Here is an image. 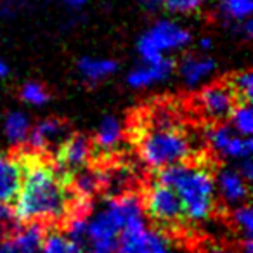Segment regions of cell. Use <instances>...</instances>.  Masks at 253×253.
Instances as JSON below:
<instances>
[{"label": "cell", "instance_id": "cell-22", "mask_svg": "<svg viewBox=\"0 0 253 253\" xmlns=\"http://www.w3.org/2000/svg\"><path fill=\"white\" fill-rule=\"evenodd\" d=\"M252 12L253 0H218V14L232 26L250 19Z\"/></svg>", "mask_w": 253, "mask_h": 253}, {"label": "cell", "instance_id": "cell-26", "mask_svg": "<svg viewBox=\"0 0 253 253\" xmlns=\"http://www.w3.org/2000/svg\"><path fill=\"white\" fill-rule=\"evenodd\" d=\"M238 101H252L253 95V75L252 71H239L231 78L229 84Z\"/></svg>", "mask_w": 253, "mask_h": 253}, {"label": "cell", "instance_id": "cell-25", "mask_svg": "<svg viewBox=\"0 0 253 253\" xmlns=\"http://www.w3.org/2000/svg\"><path fill=\"white\" fill-rule=\"evenodd\" d=\"M231 222L236 227V231H238L243 238H252V234H253V213H252V207H250L248 203L232 207Z\"/></svg>", "mask_w": 253, "mask_h": 253}, {"label": "cell", "instance_id": "cell-16", "mask_svg": "<svg viewBox=\"0 0 253 253\" xmlns=\"http://www.w3.org/2000/svg\"><path fill=\"white\" fill-rule=\"evenodd\" d=\"M23 180V162L16 156L0 153V203L16 200Z\"/></svg>", "mask_w": 253, "mask_h": 253}, {"label": "cell", "instance_id": "cell-13", "mask_svg": "<svg viewBox=\"0 0 253 253\" xmlns=\"http://www.w3.org/2000/svg\"><path fill=\"white\" fill-rule=\"evenodd\" d=\"M68 137V126L57 118H45L30 128L26 144L35 153H45L57 148Z\"/></svg>", "mask_w": 253, "mask_h": 253}, {"label": "cell", "instance_id": "cell-28", "mask_svg": "<svg viewBox=\"0 0 253 253\" xmlns=\"http://www.w3.org/2000/svg\"><path fill=\"white\" fill-rule=\"evenodd\" d=\"M207 4V0H163L162 5L172 14H193V12L200 11L203 5Z\"/></svg>", "mask_w": 253, "mask_h": 253}, {"label": "cell", "instance_id": "cell-7", "mask_svg": "<svg viewBox=\"0 0 253 253\" xmlns=\"http://www.w3.org/2000/svg\"><path fill=\"white\" fill-rule=\"evenodd\" d=\"M94 155V144L87 135L75 134L68 135L56 151V172L64 175L75 173L82 169H87Z\"/></svg>", "mask_w": 253, "mask_h": 253}, {"label": "cell", "instance_id": "cell-34", "mask_svg": "<svg viewBox=\"0 0 253 253\" xmlns=\"http://www.w3.org/2000/svg\"><path fill=\"white\" fill-rule=\"evenodd\" d=\"M213 49V42H211V39H208V37H203V39L200 40V50H203V52H208V50Z\"/></svg>", "mask_w": 253, "mask_h": 253}, {"label": "cell", "instance_id": "cell-35", "mask_svg": "<svg viewBox=\"0 0 253 253\" xmlns=\"http://www.w3.org/2000/svg\"><path fill=\"white\" fill-rule=\"evenodd\" d=\"M207 253H238V252L229 248V246H211V248H208Z\"/></svg>", "mask_w": 253, "mask_h": 253}, {"label": "cell", "instance_id": "cell-27", "mask_svg": "<svg viewBox=\"0 0 253 253\" xmlns=\"http://www.w3.org/2000/svg\"><path fill=\"white\" fill-rule=\"evenodd\" d=\"M21 99L30 106H43L49 101V92L45 90L42 84L28 82L21 88Z\"/></svg>", "mask_w": 253, "mask_h": 253}, {"label": "cell", "instance_id": "cell-31", "mask_svg": "<svg viewBox=\"0 0 253 253\" xmlns=\"http://www.w3.org/2000/svg\"><path fill=\"white\" fill-rule=\"evenodd\" d=\"M238 172L245 177L246 180H252L253 179V163L252 158H245V160H239V167H238Z\"/></svg>", "mask_w": 253, "mask_h": 253}, {"label": "cell", "instance_id": "cell-12", "mask_svg": "<svg viewBox=\"0 0 253 253\" xmlns=\"http://www.w3.org/2000/svg\"><path fill=\"white\" fill-rule=\"evenodd\" d=\"M104 210L116 222L118 229H123L125 225L135 224V222L146 220L142 198L134 193L115 194V196L106 201Z\"/></svg>", "mask_w": 253, "mask_h": 253}, {"label": "cell", "instance_id": "cell-32", "mask_svg": "<svg viewBox=\"0 0 253 253\" xmlns=\"http://www.w3.org/2000/svg\"><path fill=\"white\" fill-rule=\"evenodd\" d=\"M238 253H253V241L252 238H245L239 246V252Z\"/></svg>", "mask_w": 253, "mask_h": 253}, {"label": "cell", "instance_id": "cell-19", "mask_svg": "<svg viewBox=\"0 0 253 253\" xmlns=\"http://www.w3.org/2000/svg\"><path fill=\"white\" fill-rule=\"evenodd\" d=\"M78 73L82 75L85 82L88 84H97L106 78H109L111 75L116 73L118 70V63L108 57H92L85 56L78 61Z\"/></svg>", "mask_w": 253, "mask_h": 253}, {"label": "cell", "instance_id": "cell-29", "mask_svg": "<svg viewBox=\"0 0 253 253\" xmlns=\"http://www.w3.org/2000/svg\"><path fill=\"white\" fill-rule=\"evenodd\" d=\"M144 253H173L172 243H170L169 236L160 231V229L151 227L148 238V246H146Z\"/></svg>", "mask_w": 253, "mask_h": 253}, {"label": "cell", "instance_id": "cell-33", "mask_svg": "<svg viewBox=\"0 0 253 253\" xmlns=\"http://www.w3.org/2000/svg\"><path fill=\"white\" fill-rule=\"evenodd\" d=\"M162 2H163V0H139V4H141L142 7H146V9L160 7V5H162Z\"/></svg>", "mask_w": 253, "mask_h": 253}, {"label": "cell", "instance_id": "cell-18", "mask_svg": "<svg viewBox=\"0 0 253 253\" xmlns=\"http://www.w3.org/2000/svg\"><path fill=\"white\" fill-rule=\"evenodd\" d=\"M151 227L146 220L125 225L116 236V253H144Z\"/></svg>", "mask_w": 253, "mask_h": 253}, {"label": "cell", "instance_id": "cell-10", "mask_svg": "<svg viewBox=\"0 0 253 253\" xmlns=\"http://www.w3.org/2000/svg\"><path fill=\"white\" fill-rule=\"evenodd\" d=\"M42 224L39 222H26L0 236V253H40L43 239Z\"/></svg>", "mask_w": 253, "mask_h": 253}, {"label": "cell", "instance_id": "cell-9", "mask_svg": "<svg viewBox=\"0 0 253 253\" xmlns=\"http://www.w3.org/2000/svg\"><path fill=\"white\" fill-rule=\"evenodd\" d=\"M118 232V225L104 208L95 213H88L85 253H116Z\"/></svg>", "mask_w": 253, "mask_h": 253}, {"label": "cell", "instance_id": "cell-6", "mask_svg": "<svg viewBox=\"0 0 253 253\" xmlns=\"http://www.w3.org/2000/svg\"><path fill=\"white\" fill-rule=\"evenodd\" d=\"M205 141L208 142L210 149L215 155L225 160H239L252 158L253 142L250 137L239 135L231 128V125L224 122H215L213 125L207 126L205 130Z\"/></svg>", "mask_w": 253, "mask_h": 253}, {"label": "cell", "instance_id": "cell-21", "mask_svg": "<svg viewBox=\"0 0 253 253\" xmlns=\"http://www.w3.org/2000/svg\"><path fill=\"white\" fill-rule=\"evenodd\" d=\"M40 253H85L84 245L73 241L66 232L50 231L43 234Z\"/></svg>", "mask_w": 253, "mask_h": 253}, {"label": "cell", "instance_id": "cell-14", "mask_svg": "<svg viewBox=\"0 0 253 253\" xmlns=\"http://www.w3.org/2000/svg\"><path fill=\"white\" fill-rule=\"evenodd\" d=\"M173 70H175V64L169 57H163L155 63H142L126 75V84L137 90L155 87L169 80L173 75Z\"/></svg>", "mask_w": 253, "mask_h": 253}, {"label": "cell", "instance_id": "cell-8", "mask_svg": "<svg viewBox=\"0 0 253 253\" xmlns=\"http://www.w3.org/2000/svg\"><path fill=\"white\" fill-rule=\"evenodd\" d=\"M238 102L229 84H208L200 90L196 104L200 113L210 122H225Z\"/></svg>", "mask_w": 253, "mask_h": 253}, {"label": "cell", "instance_id": "cell-23", "mask_svg": "<svg viewBox=\"0 0 253 253\" xmlns=\"http://www.w3.org/2000/svg\"><path fill=\"white\" fill-rule=\"evenodd\" d=\"M229 125L239 135L250 137L253 132V109L248 101H238L229 115Z\"/></svg>", "mask_w": 253, "mask_h": 253}, {"label": "cell", "instance_id": "cell-15", "mask_svg": "<svg viewBox=\"0 0 253 253\" xmlns=\"http://www.w3.org/2000/svg\"><path fill=\"white\" fill-rule=\"evenodd\" d=\"M179 77L187 88H198L210 80L211 75L217 71V63L208 56L187 54L179 63Z\"/></svg>", "mask_w": 253, "mask_h": 253}, {"label": "cell", "instance_id": "cell-4", "mask_svg": "<svg viewBox=\"0 0 253 253\" xmlns=\"http://www.w3.org/2000/svg\"><path fill=\"white\" fill-rule=\"evenodd\" d=\"M191 32L175 19H158L139 39L137 54L142 63H155L169 52H179L189 47Z\"/></svg>", "mask_w": 253, "mask_h": 253}, {"label": "cell", "instance_id": "cell-37", "mask_svg": "<svg viewBox=\"0 0 253 253\" xmlns=\"http://www.w3.org/2000/svg\"><path fill=\"white\" fill-rule=\"evenodd\" d=\"M7 73H9V68H7V64L4 63V61L0 59V80L4 77H7Z\"/></svg>", "mask_w": 253, "mask_h": 253}, {"label": "cell", "instance_id": "cell-1", "mask_svg": "<svg viewBox=\"0 0 253 253\" xmlns=\"http://www.w3.org/2000/svg\"><path fill=\"white\" fill-rule=\"evenodd\" d=\"M68 189L52 165L43 162L23 163V180L14 200V218L26 222H57L71 208Z\"/></svg>", "mask_w": 253, "mask_h": 253}, {"label": "cell", "instance_id": "cell-3", "mask_svg": "<svg viewBox=\"0 0 253 253\" xmlns=\"http://www.w3.org/2000/svg\"><path fill=\"white\" fill-rule=\"evenodd\" d=\"M193 151L191 137L173 123L153 125L139 139V158L153 170H163L187 162L193 156Z\"/></svg>", "mask_w": 253, "mask_h": 253}, {"label": "cell", "instance_id": "cell-5", "mask_svg": "<svg viewBox=\"0 0 253 253\" xmlns=\"http://www.w3.org/2000/svg\"><path fill=\"white\" fill-rule=\"evenodd\" d=\"M144 213L165 227H175L184 220V210L177 193L162 180H155L142 198Z\"/></svg>", "mask_w": 253, "mask_h": 253}, {"label": "cell", "instance_id": "cell-11", "mask_svg": "<svg viewBox=\"0 0 253 253\" xmlns=\"http://www.w3.org/2000/svg\"><path fill=\"white\" fill-rule=\"evenodd\" d=\"M213 182L215 194L227 207H238V205L246 203V200H248V180L238 172V169L222 167L213 175Z\"/></svg>", "mask_w": 253, "mask_h": 253}, {"label": "cell", "instance_id": "cell-20", "mask_svg": "<svg viewBox=\"0 0 253 253\" xmlns=\"http://www.w3.org/2000/svg\"><path fill=\"white\" fill-rule=\"evenodd\" d=\"M32 122L23 111H11L4 120V134L5 139L12 146H23L26 144Z\"/></svg>", "mask_w": 253, "mask_h": 253}, {"label": "cell", "instance_id": "cell-24", "mask_svg": "<svg viewBox=\"0 0 253 253\" xmlns=\"http://www.w3.org/2000/svg\"><path fill=\"white\" fill-rule=\"evenodd\" d=\"M68 220H66V232L73 241L84 245L87 241V225H88V213L85 211H68Z\"/></svg>", "mask_w": 253, "mask_h": 253}, {"label": "cell", "instance_id": "cell-30", "mask_svg": "<svg viewBox=\"0 0 253 253\" xmlns=\"http://www.w3.org/2000/svg\"><path fill=\"white\" fill-rule=\"evenodd\" d=\"M14 225V213L7 203H0V236Z\"/></svg>", "mask_w": 253, "mask_h": 253}, {"label": "cell", "instance_id": "cell-2", "mask_svg": "<svg viewBox=\"0 0 253 253\" xmlns=\"http://www.w3.org/2000/svg\"><path fill=\"white\" fill-rule=\"evenodd\" d=\"M158 180L170 186L182 203L184 218L205 222L217 207L213 173L203 165L182 162L160 170Z\"/></svg>", "mask_w": 253, "mask_h": 253}, {"label": "cell", "instance_id": "cell-17", "mask_svg": "<svg viewBox=\"0 0 253 253\" xmlns=\"http://www.w3.org/2000/svg\"><path fill=\"white\" fill-rule=\"evenodd\" d=\"M123 139H125V128H123V123L120 122V118L104 116L97 125L92 144L102 153H113L122 146Z\"/></svg>", "mask_w": 253, "mask_h": 253}, {"label": "cell", "instance_id": "cell-36", "mask_svg": "<svg viewBox=\"0 0 253 253\" xmlns=\"http://www.w3.org/2000/svg\"><path fill=\"white\" fill-rule=\"evenodd\" d=\"M88 0H64V4L68 5V7L71 9H78V7H84L85 4H87Z\"/></svg>", "mask_w": 253, "mask_h": 253}]
</instances>
